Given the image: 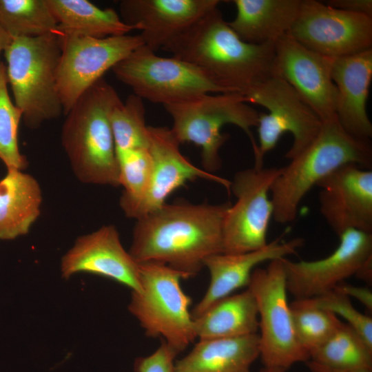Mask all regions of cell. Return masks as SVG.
I'll return each instance as SVG.
<instances>
[{"mask_svg": "<svg viewBox=\"0 0 372 372\" xmlns=\"http://www.w3.org/2000/svg\"><path fill=\"white\" fill-rule=\"evenodd\" d=\"M306 364L310 372H372L369 370H351L330 367L311 360L307 361Z\"/></svg>", "mask_w": 372, "mask_h": 372, "instance_id": "37", "label": "cell"}, {"mask_svg": "<svg viewBox=\"0 0 372 372\" xmlns=\"http://www.w3.org/2000/svg\"><path fill=\"white\" fill-rule=\"evenodd\" d=\"M282 167H252L237 172L230 190L236 201L228 208L223 227L225 254L258 250L267 245L273 207L269 193Z\"/></svg>", "mask_w": 372, "mask_h": 372, "instance_id": "12", "label": "cell"}, {"mask_svg": "<svg viewBox=\"0 0 372 372\" xmlns=\"http://www.w3.org/2000/svg\"><path fill=\"white\" fill-rule=\"evenodd\" d=\"M332 58L315 52L288 34L275 42L274 75L287 81L322 122L336 116L338 94Z\"/></svg>", "mask_w": 372, "mask_h": 372, "instance_id": "15", "label": "cell"}, {"mask_svg": "<svg viewBox=\"0 0 372 372\" xmlns=\"http://www.w3.org/2000/svg\"><path fill=\"white\" fill-rule=\"evenodd\" d=\"M303 243L301 238L282 242L275 240L258 250L235 254L220 253L207 257L204 267L209 271L210 282L203 298L192 310V318L201 315L217 300L248 286L251 273L258 265L286 258L296 253Z\"/></svg>", "mask_w": 372, "mask_h": 372, "instance_id": "21", "label": "cell"}, {"mask_svg": "<svg viewBox=\"0 0 372 372\" xmlns=\"http://www.w3.org/2000/svg\"><path fill=\"white\" fill-rule=\"evenodd\" d=\"M141 289L132 291L130 312L149 337H163L177 354L196 338L191 298L180 287L185 273L156 262L138 263Z\"/></svg>", "mask_w": 372, "mask_h": 372, "instance_id": "7", "label": "cell"}, {"mask_svg": "<svg viewBox=\"0 0 372 372\" xmlns=\"http://www.w3.org/2000/svg\"><path fill=\"white\" fill-rule=\"evenodd\" d=\"M320 211L339 236L349 229L372 232V171L344 165L316 185Z\"/></svg>", "mask_w": 372, "mask_h": 372, "instance_id": "16", "label": "cell"}, {"mask_svg": "<svg viewBox=\"0 0 372 372\" xmlns=\"http://www.w3.org/2000/svg\"><path fill=\"white\" fill-rule=\"evenodd\" d=\"M244 96L247 103L268 110L260 113L256 126L259 144L254 154V167H263L265 156L284 133L290 132L293 137L285 154V158L291 160L314 140L321 129L322 122L318 115L287 81L276 75L258 83Z\"/></svg>", "mask_w": 372, "mask_h": 372, "instance_id": "10", "label": "cell"}, {"mask_svg": "<svg viewBox=\"0 0 372 372\" xmlns=\"http://www.w3.org/2000/svg\"><path fill=\"white\" fill-rule=\"evenodd\" d=\"M331 77L338 94L336 116L340 124L352 136L369 141L372 123L366 102L372 80V48L332 58Z\"/></svg>", "mask_w": 372, "mask_h": 372, "instance_id": "20", "label": "cell"}, {"mask_svg": "<svg viewBox=\"0 0 372 372\" xmlns=\"http://www.w3.org/2000/svg\"><path fill=\"white\" fill-rule=\"evenodd\" d=\"M148 132L152 177L148 191L131 218L137 220L159 209L176 189L198 178L219 183L230 191L231 181L196 167L181 154L171 129L148 126Z\"/></svg>", "mask_w": 372, "mask_h": 372, "instance_id": "19", "label": "cell"}, {"mask_svg": "<svg viewBox=\"0 0 372 372\" xmlns=\"http://www.w3.org/2000/svg\"><path fill=\"white\" fill-rule=\"evenodd\" d=\"M339 238L338 247L324 258L299 262L283 258L287 289L295 299L316 298L333 290L355 275L372 256V234L349 229Z\"/></svg>", "mask_w": 372, "mask_h": 372, "instance_id": "14", "label": "cell"}, {"mask_svg": "<svg viewBox=\"0 0 372 372\" xmlns=\"http://www.w3.org/2000/svg\"><path fill=\"white\" fill-rule=\"evenodd\" d=\"M230 205L165 203L136 220L129 253L137 263L160 262L193 277L207 257L223 252V222Z\"/></svg>", "mask_w": 372, "mask_h": 372, "instance_id": "1", "label": "cell"}, {"mask_svg": "<svg viewBox=\"0 0 372 372\" xmlns=\"http://www.w3.org/2000/svg\"><path fill=\"white\" fill-rule=\"evenodd\" d=\"M310 360L333 368L372 371V347L342 322L327 341L310 353Z\"/></svg>", "mask_w": 372, "mask_h": 372, "instance_id": "27", "label": "cell"}, {"mask_svg": "<svg viewBox=\"0 0 372 372\" xmlns=\"http://www.w3.org/2000/svg\"><path fill=\"white\" fill-rule=\"evenodd\" d=\"M193 320L199 340L240 337L258 330V307L249 288L217 300Z\"/></svg>", "mask_w": 372, "mask_h": 372, "instance_id": "25", "label": "cell"}, {"mask_svg": "<svg viewBox=\"0 0 372 372\" xmlns=\"http://www.w3.org/2000/svg\"><path fill=\"white\" fill-rule=\"evenodd\" d=\"M358 278L371 284L372 281V256L359 269L355 275Z\"/></svg>", "mask_w": 372, "mask_h": 372, "instance_id": "38", "label": "cell"}, {"mask_svg": "<svg viewBox=\"0 0 372 372\" xmlns=\"http://www.w3.org/2000/svg\"><path fill=\"white\" fill-rule=\"evenodd\" d=\"M0 26L12 37H37L56 30L48 0H0Z\"/></svg>", "mask_w": 372, "mask_h": 372, "instance_id": "28", "label": "cell"}, {"mask_svg": "<svg viewBox=\"0 0 372 372\" xmlns=\"http://www.w3.org/2000/svg\"><path fill=\"white\" fill-rule=\"evenodd\" d=\"M42 191L32 175L8 169L0 180V239L27 234L41 213Z\"/></svg>", "mask_w": 372, "mask_h": 372, "instance_id": "24", "label": "cell"}, {"mask_svg": "<svg viewBox=\"0 0 372 372\" xmlns=\"http://www.w3.org/2000/svg\"><path fill=\"white\" fill-rule=\"evenodd\" d=\"M325 3L337 9L372 17L371 0H329Z\"/></svg>", "mask_w": 372, "mask_h": 372, "instance_id": "36", "label": "cell"}, {"mask_svg": "<svg viewBox=\"0 0 372 372\" xmlns=\"http://www.w3.org/2000/svg\"><path fill=\"white\" fill-rule=\"evenodd\" d=\"M259 336L200 340L194 349L174 363V372H251L260 356Z\"/></svg>", "mask_w": 372, "mask_h": 372, "instance_id": "23", "label": "cell"}, {"mask_svg": "<svg viewBox=\"0 0 372 372\" xmlns=\"http://www.w3.org/2000/svg\"><path fill=\"white\" fill-rule=\"evenodd\" d=\"M57 33L61 56L56 82L65 115L107 70L144 45L140 34L92 38Z\"/></svg>", "mask_w": 372, "mask_h": 372, "instance_id": "11", "label": "cell"}, {"mask_svg": "<svg viewBox=\"0 0 372 372\" xmlns=\"http://www.w3.org/2000/svg\"><path fill=\"white\" fill-rule=\"evenodd\" d=\"M177 355L164 342L150 355L137 358L134 369L136 372H174V359Z\"/></svg>", "mask_w": 372, "mask_h": 372, "instance_id": "34", "label": "cell"}, {"mask_svg": "<svg viewBox=\"0 0 372 372\" xmlns=\"http://www.w3.org/2000/svg\"><path fill=\"white\" fill-rule=\"evenodd\" d=\"M286 371L277 368L265 367L259 372H285Z\"/></svg>", "mask_w": 372, "mask_h": 372, "instance_id": "40", "label": "cell"}, {"mask_svg": "<svg viewBox=\"0 0 372 372\" xmlns=\"http://www.w3.org/2000/svg\"><path fill=\"white\" fill-rule=\"evenodd\" d=\"M163 106L172 118L171 130L175 138L180 144L190 142L200 147L203 165L209 173L221 167L219 150L229 137L221 133V128L226 124L242 130L250 139L254 154L257 151L251 129L257 126L260 113L247 105L242 94H207Z\"/></svg>", "mask_w": 372, "mask_h": 372, "instance_id": "6", "label": "cell"}, {"mask_svg": "<svg viewBox=\"0 0 372 372\" xmlns=\"http://www.w3.org/2000/svg\"><path fill=\"white\" fill-rule=\"evenodd\" d=\"M283 258L269 261L265 268H255L248 288L258 307L260 356L265 367L287 371L310 360V355L294 329Z\"/></svg>", "mask_w": 372, "mask_h": 372, "instance_id": "9", "label": "cell"}, {"mask_svg": "<svg viewBox=\"0 0 372 372\" xmlns=\"http://www.w3.org/2000/svg\"><path fill=\"white\" fill-rule=\"evenodd\" d=\"M112 70L134 94L163 105L210 93H232L200 68L174 56H159L144 45Z\"/></svg>", "mask_w": 372, "mask_h": 372, "instance_id": "8", "label": "cell"}, {"mask_svg": "<svg viewBox=\"0 0 372 372\" xmlns=\"http://www.w3.org/2000/svg\"><path fill=\"white\" fill-rule=\"evenodd\" d=\"M336 290L349 298L352 297L358 300L371 313H372V292L366 287L354 286L344 282L338 285Z\"/></svg>", "mask_w": 372, "mask_h": 372, "instance_id": "35", "label": "cell"}, {"mask_svg": "<svg viewBox=\"0 0 372 372\" xmlns=\"http://www.w3.org/2000/svg\"><path fill=\"white\" fill-rule=\"evenodd\" d=\"M163 49L209 73L232 93L244 94L274 75L275 42L247 43L216 8L171 40Z\"/></svg>", "mask_w": 372, "mask_h": 372, "instance_id": "2", "label": "cell"}, {"mask_svg": "<svg viewBox=\"0 0 372 372\" xmlns=\"http://www.w3.org/2000/svg\"><path fill=\"white\" fill-rule=\"evenodd\" d=\"M234 19L228 23L242 41L253 44L276 42L287 34L297 17L301 0H233Z\"/></svg>", "mask_w": 372, "mask_h": 372, "instance_id": "22", "label": "cell"}, {"mask_svg": "<svg viewBox=\"0 0 372 372\" xmlns=\"http://www.w3.org/2000/svg\"><path fill=\"white\" fill-rule=\"evenodd\" d=\"M110 119L116 152L149 147L148 126L141 98L133 94L125 102H118L113 107Z\"/></svg>", "mask_w": 372, "mask_h": 372, "instance_id": "31", "label": "cell"}, {"mask_svg": "<svg viewBox=\"0 0 372 372\" xmlns=\"http://www.w3.org/2000/svg\"><path fill=\"white\" fill-rule=\"evenodd\" d=\"M119 183L123 192L120 206L130 218L145 198L150 184L152 158L148 148H137L116 152Z\"/></svg>", "mask_w": 372, "mask_h": 372, "instance_id": "29", "label": "cell"}, {"mask_svg": "<svg viewBox=\"0 0 372 372\" xmlns=\"http://www.w3.org/2000/svg\"><path fill=\"white\" fill-rule=\"evenodd\" d=\"M350 163L371 169L369 141L348 133L337 116L322 122L314 140L282 167L271 185L274 220L280 224L293 222L301 200L310 189L340 167Z\"/></svg>", "mask_w": 372, "mask_h": 372, "instance_id": "4", "label": "cell"}, {"mask_svg": "<svg viewBox=\"0 0 372 372\" xmlns=\"http://www.w3.org/2000/svg\"><path fill=\"white\" fill-rule=\"evenodd\" d=\"M219 0H122L123 21L141 31L144 45L156 52L208 12Z\"/></svg>", "mask_w": 372, "mask_h": 372, "instance_id": "18", "label": "cell"}, {"mask_svg": "<svg viewBox=\"0 0 372 372\" xmlns=\"http://www.w3.org/2000/svg\"><path fill=\"white\" fill-rule=\"evenodd\" d=\"M287 34L323 56L342 57L372 48V17L316 0H301Z\"/></svg>", "mask_w": 372, "mask_h": 372, "instance_id": "13", "label": "cell"}, {"mask_svg": "<svg viewBox=\"0 0 372 372\" xmlns=\"http://www.w3.org/2000/svg\"><path fill=\"white\" fill-rule=\"evenodd\" d=\"M121 101L115 89L102 78L65 114L61 143L75 176L82 183L120 185L110 116Z\"/></svg>", "mask_w": 372, "mask_h": 372, "instance_id": "3", "label": "cell"}, {"mask_svg": "<svg viewBox=\"0 0 372 372\" xmlns=\"http://www.w3.org/2000/svg\"><path fill=\"white\" fill-rule=\"evenodd\" d=\"M313 298L320 307L344 318L372 347V318L358 311L350 298L333 289Z\"/></svg>", "mask_w": 372, "mask_h": 372, "instance_id": "33", "label": "cell"}, {"mask_svg": "<svg viewBox=\"0 0 372 372\" xmlns=\"http://www.w3.org/2000/svg\"><path fill=\"white\" fill-rule=\"evenodd\" d=\"M11 39L12 37L0 26V54L4 52Z\"/></svg>", "mask_w": 372, "mask_h": 372, "instance_id": "39", "label": "cell"}, {"mask_svg": "<svg viewBox=\"0 0 372 372\" xmlns=\"http://www.w3.org/2000/svg\"><path fill=\"white\" fill-rule=\"evenodd\" d=\"M3 52L8 82L25 126L37 129L59 117L63 111L56 82L59 34L12 38Z\"/></svg>", "mask_w": 372, "mask_h": 372, "instance_id": "5", "label": "cell"}, {"mask_svg": "<svg viewBox=\"0 0 372 372\" xmlns=\"http://www.w3.org/2000/svg\"><path fill=\"white\" fill-rule=\"evenodd\" d=\"M61 272L65 278L90 273L121 283L132 291L141 289L138 265L123 248L112 225L79 236L62 257Z\"/></svg>", "mask_w": 372, "mask_h": 372, "instance_id": "17", "label": "cell"}, {"mask_svg": "<svg viewBox=\"0 0 372 372\" xmlns=\"http://www.w3.org/2000/svg\"><path fill=\"white\" fill-rule=\"evenodd\" d=\"M289 307L296 335L309 355L342 323L333 313L320 307L313 298L295 299Z\"/></svg>", "mask_w": 372, "mask_h": 372, "instance_id": "30", "label": "cell"}, {"mask_svg": "<svg viewBox=\"0 0 372 372\" xmlns=\"http://www.w3.org/2000/svg\"><path fill=\"white\" fill-rule=\"evenodd\" d=\"M8 85L6 66L0 62V159L7 169L23 171L28 162L21 154L18 143L22 113L12 101Z\"/></svg>", "mask_w": 372, "mask_h": 372, "instance_id": "32", "label": "cell"}, {"mask_svg": "<svg viewBox=\"0 0 372 372\" xmlns=\"http://www.w3.org/2000/svg\"><path fill=\"white\" fill-rule=\"evenodd\" d=\"M57 22L56 32L92 38L127 34L135 30L112 8H101L87 0H48Z\"/></svg>", "mask_w": 372, "mask_h": 372, "instance_id": "26", "label": "cell"}]
</instances>
